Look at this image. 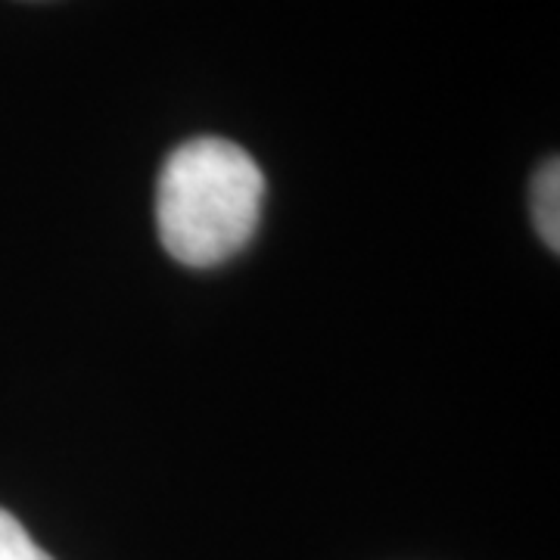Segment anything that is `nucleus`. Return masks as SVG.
I'll use <instances>...</instances> for the list:
<instances>
[{
	"instance_id": "1",
	"label": "nucleus",
	"mask_w": 560,
	"mask_h": 560,
	"mask_svg": "<svg viewBox=\"0 0 560 560\" xmlns=\"http://www.w3.org/2000/svg\"><path fill=\"white\" fill-rule=\"evenodd\" d=\"M265 175L241 143L194 138L168 153L156 184V224L165 253L187 268L237 256L256 234Z\"/></svg>"
},
{
	"instance_id": "2",
	"label": "nucleus",
	"mask_w": 560,
	"mask_h": 560,
	"mask_svg": "<svg viewBox=\"0 0 560 560\" xmlns=\"http://www.w3.org/2000/svg\"><path fill=\"white\" fill-rule=\"evenodd\" d=\"M533 219L539 228L541 241L548 249H560V162L551 156L541 162V168L533 178Z\"/></svg>"
},
{
	"instance_id": "3",
	"label": "nucleus",
	"mask_w": 560,
	"mask_h": 560,
	"mask_svg": "<svg viewBox=\"0 0 560 560\" xmlns=\"http://www.w3.org/2000/svg\"><path fill=\"white\" fill-rule=\"evenodd\" d=\"M0 560H54L25 533L10 511L0 508Z\"/></svg>"
}]
</instances>
